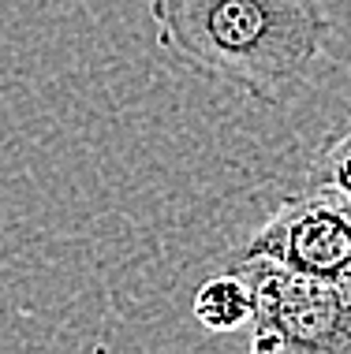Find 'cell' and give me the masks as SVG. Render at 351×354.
<instances>
[{
  "mask_svg": "<svg viewBox=\"0 0 351 354\" xmlns=\"http://www.w3.org/2000/svg\"><path fill=\"white\" fill-rule=\"evenodd\" d=\"M146 12L168 56L269 109L314 82L333 34L321 0H146Z\"/></svg>",
  "mask_w": 351,
  "mask_h": 354,
  "instance_id": "cell-1",
  "label": "cell"
},
{
  "mask_svg": "<svg viewBox=\"0 0 351 354\" xmlns=\"http://www.w3.org/2000/svg\"><path fill=\"white\" fill-rule=\"evenodd\" d=\"M251 283L254 354H351V283L280 269L262 257L235 261Z\"/></svg>",
  "mask_w": 351,
  "mask_h": 354,
  "instance_id": "cell-2",
  "label": "cell"
},
{
  "mask_svg": "<svg viewBox=\"0 0 351 354\" xmlns=\"http://www.w3.org/2000/svg\"><path fill=\"white\" fill-rule=\"evenodd\" d=\"M262 257L280 269L351 283V202L321 187L288 194L246 239L235 261Z\"/></svg>",
  "mask_w": 351,
  "mask_h": 354,
  "instance_id": "cell-3",
  "label": "cell"
},
{
  "mask_svg": "<svg viewBox=\"0 0 351 354\" xmlns=\"http://www.w3.org/2000/svg\"><path fill=\"white\" fill-rule=\"evenodd\" d=\"M191 310H195V321L206 332H240L251 324V313H254L251 283L235 269L224 276H213V280H206L195 291Z\"/></svg>",
  "mask_w": 351,
  "mask_h": 354,
  "instance_id": "cell-4",
  "label": "cell"
},
{
  "mask_svg": "<svg viewBox=\"0 0 351 354\" xmlns=\"http://www.w3.org/2000/svg\"><path fill=\"white\" fill-rule=\"evenodd\" d=\"M307 187H321L351 202V123L340 131H329L314 149L307 171Z\"/></svg>",
  "mask_w": 351,
  "mask_h": 354,
  "instance_id": "cell-5",
  "label": "cell"
},
{
  "mask_svg": "<svg viewBox=\"0 0 351 354\" xmlns=\"http://www.w3.org/2000/svg\"><path fill=\"white\" fill-rule=\"evenodd\" d=\"M321 4H325V0H321Z\"/></svg>",
  "mask_w": 351,
  "mask_h": 354,
  "instance_id": "cell-6",
  "label": "cell"
}]
</instances>
